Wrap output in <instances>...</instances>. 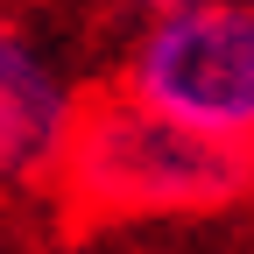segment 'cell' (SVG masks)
<instances>
[{"label":"cell","instance_id":"6da1fadb","mask_svg":"<svg viewBox=\"0 0 254 254\" xmlns=\"http://www.w3.org/2000/svg\"><path fill=\"white\" fill-rule=\"evenodd\" d=\"M50 184L85 219H177V212H219L247 198L254 155L170 120L127 85H106L78 99V120L64 134Z\"/></svg>","mask_w":254,"mask_h":254},{"label":"cell","instance_id":"7a4b0ae2","mask_svg":"<svg viewBox=\"0 0 254 254\" xmlns=\"http://www.w3.org/2000/svg\"><path fill=\"white\" fill-rule=\"evenodd\" d=\"M120 85L170 120L254 155V0H190L141 21Z\"/></svg>","mask_w":254,"mask_h":254},{"label":"cell","instance_id":"3957f363","mask_svg":"<svg viewBox=\"0 0 254 254\" xmlns=\"http://www.w3.org/2000/svg\"><path fill=\"white\" fill-rule=\"evenodd\" d=\"M85 92L28 28L0 21V184H50Z\"/></svg>","mask_w":254,"mask_h":254},{"label":"cell","instance_id":"277c9868","mask_svg":"<svg viewBox=\"0 0 254 254\" xmlns=\"http://www.w3.org/2000/svg\"><path fill=\"white\" fill-rule=\"evenodd\" d=\"M120 14H134V21H155V14H170V7H190V0H113Z\"/></svg>","mask_w":254,"mask_h":254}]
</instances>
